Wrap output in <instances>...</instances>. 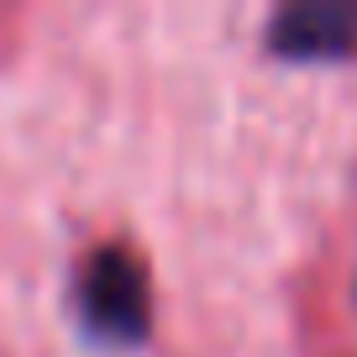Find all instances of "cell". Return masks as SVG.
Returning a JSON list of instances; mask_svg holds the SVG:
<instances>
[{
  "mask_svg": "<svg viewBox=\"0 0 357 357\" xmlns=\"http://www.w3.org/2000/svg\"><path fill=\"white\" fill-rule=\"evenodd\" d=\"M79 310L89 331L111 342H137L147 331V273L132 257V247H100L89 252L79 273Z\"/></svg>",
  "mask_w": 357,
  "mask_h": 357,
  "instance_id": "obj_1",
  "label": "cell"
},
{
  "mask_svg": "<svg viewBox=\"0 0 357 357\" xmlns=\"http://www.w3.org/2000/svg\"><path fill=\"white\" fill-rule=\"evenodd\" d=\"M268 47L279 58H342L357 47V6H289L268 26Z\"/></svg>",
  "mask_w": 357,
  "mask_h": 357,
  "instance_id": "obj_2",
  "label": "cell"
}]
</instances>
